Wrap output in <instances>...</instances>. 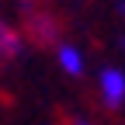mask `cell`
Masks as SVG:
<instances>
[{
    "instance_id": "obj_1",
    "label": "cell",
    "mask_w": 125,
    "mask_h": 125,
    "mask_svg": "<svg viewBox=\"0 0 125 125\" xmlns=\"http://www.w3.org/2000/svg\"><path fill=\"white\" fill-rule=\"evenodd\" d=\"M97 87H101V101L111 108V111H118V108L125 104V73H118V70H101Z\"/></svg>"
},
{
    "instance_id": "obj_2",
    "label": "cell",
    "mask_w": 125,
    "mask_h": 125,
    "mask_svg": "<svg viewBox=\"0 0 125 125\" xmlns=\"http://www.w3.org/2000/svg\"><path fill=\"white\" fill-rule=\"evenodd\" d=\"M28 31L35 42H56L59 38V21L52 18L49 10H28Z\"/></svg>"
},
{
    "instance_id": "obj_3",
    "label": "cell",
    "mask_w": 125,
    "mask_h": 125,
    "mask_svg": "<svg viewBox=\"0 0 125 125\" xmlns=\"http://www.w3.org/2000/svg\"><path fill=\"white\" fill-rule=\"evenodd\" d=\"M21 49H24V38H21V31L14 28L10 21H4V18H0V66L14 62V59L21 56Z\"/></svg>"
},
{
    "instance_id": "obj_4",
    "label": "cell",
    "mask_w": 125,
    "mask_h": 125,
    "mask_svg": "<svg viewBox=\"0 0 125 125\" xmlns=\"http://www.w3.org/2000/svg\"><path fill=\"white\" fill-rule=\"evenodd\" d=\"M59 66L66 70V73H73V76H80V73H83V56H80V49L59 45Z\"/></svg>"
}]
</instances>
